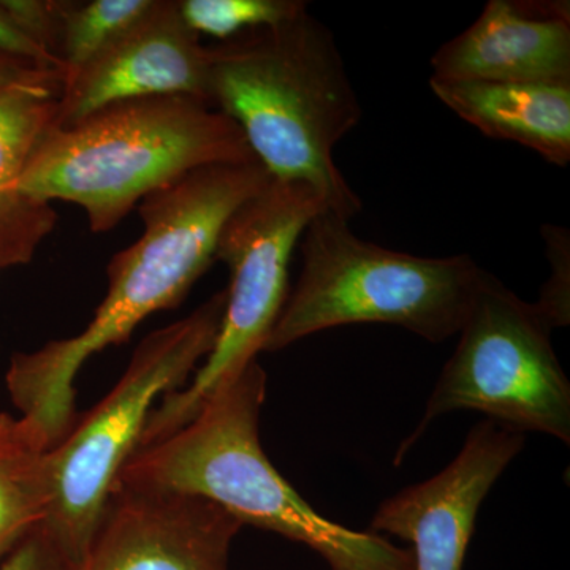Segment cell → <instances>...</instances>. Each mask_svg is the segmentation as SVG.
<instances>
[{"label":"cell","instance_id":"16","mask_svg":"<svg viewBox=\"0 0 570 570\" xmlns=\"http://www.w3.org/2000/svg\"><path fill=\"white\" fill-rule=\"evenodd\" d=\"M157 0H92L66 2L56 58L63 80L102 55L156 7Z\"/></svg>","mask_w":570,"mask_h":570},{"label":"cell","instance_id":"4","mask_svg":"<svg viewBox=\"0 0 570 570\" xmlns=\"http://www.w3.org/2000/svg\"><path fill=\"white\" fill-rule=\"evenodd\" d=\"M257 163L223 111L193 96L110 105L47 135L18 190L81 206L94 234L122 223L142 198L209 165Z\"/></svg>","mask_w":570,"mask_h":570},{"label":"cell","instance_id":"7","mask_svg":"<svg viewBox=\"0 0 570 570\" xmlns=\"http://www.w3.org/2000/svg\"><path fill=\"white\" fill-rule=\"evenodd\" d=\"M551 332L534 303L483 272L455 352L417 428L397 448L396 466L434 420L456 411L480 412L517 433H542L569 444L570 384Z\"/></svg>","mask_w":570,"mask_h":570},{"label":"cell","instance_id":"12","mask_svg":"<svg viewBox=\"0 0 570 570\" xmlns=\"http://www.w3.org/2000/svg\"><path fill=\"white\" fill-rule=\"evenodd\" d=\"M438 80L570 85L568 0H490L433 58Z\"/></svg>","mask_w":570,"mask_h":570},{"label":"cell","instance_id":"20","mask_svg":"<svg viewBox=\"0 0 570 570\" xmlns=\"http://www.w3.org/2000/svg\"><path fill=\"white\" fill-rule=\"evenodd\" d=\"M0 7L28 39L56 56L66 2L0 0Z\"/></svg>","mask_w":570,"mask_h":570},{"label":"cell","instance_id":"19","mask_svg":"<svg viewBox=\"0 0 570 570\" xmlns=\"http://www.w3.org/2000/svg\"><path fill=\"white\" fill-rule=\"evenodd\" d=\"M550 276L534 303L551 330L570 324V235L560 225H542Z\"/></svg>","mask_w":570,"mask_h":570},{"label":"cell","instance_id":"5","mask_svg":"<svg viewBox=\"0 0 570 570\" xmlns=\"http://www.w3.org/2000/svg\"><path fill=\"white\" fill-rule=\"evenodd\" d=\"M299 242L302 275L266 352L355 324L401 326L442 343L459 335L485 272L469 255L420 257L367 243L328 209L311 220Z\"/></svg>","mask_w":570,"mask_h":570},{"label":"cell","instance_id":"1","mask_svg":"<svg viewBox=\"0 0 570 570\" xmlns=\"http://www.w3.org/2000/svg\"><path fill=\"white\" fill-rule=\"evenodd\" d=\"M272 176L258 163L209 165L140 202L142 234L111 258L108 292L77 336L11 358L6 385L20 417L52 445L75 423V377L89 356L118 346L154 313L178 306L216 261L232 214Z\"/></svg>","mask_w":570,"mask_h":570},{"label":"cell","instance_id":"10","mask_svg":"<svg viewBox=\"0 0 570 570\" xmlns=\"http://www.w3.org/2000/svg\"><path fill=\"white\" fill-rule=\"evenodd\" d=\"M242 528L206 499L116 485L81 570H228Z\"/></svg>","mask_w":570,"mask_h":570},{"label":"cell","instance_id":"9","mask_svg":"<svg viewBox=\"0 0 570 570\" xmlns=\"http://www.w3.org/2000/svg\"><path fill=\"white\" fill-rule=\"evenodd\" d=\"M524 442V434L482 420L439 474L385 499L370 531L411 543L414 570H463L480 505Z\"/></svg>","mask_w":570,"mask_h":570},{"label":"cell","instance_id":"2","mask_svg":"<svg viewBox=\"0 0 570 570\" xmlns=\"http://www.w3.org/2000/svg\"><path fill=\"white\" fill-rule=\"evenodd\" d=\"M266 373L255 360L186 425L135 450L116 485L212 501L239 523L303 543L330 570H414L411 550L317 513L266 456L261 414Z\"/></svg>","mask_w":570,"mask_h":570},{"label":"cell","instance_id":"13","mask_svg":"<svg viewBox=\"0 0 570 570\" xmlns=\"http://www.w3.org/2000/svg\"><path fill=\"white\" fill-rule=\"evenodd\" d=\"M430 86L485 137L519 142L558 167L570 163V85L431 78Z\"/></svg>","mask_w":570,"mask_h":570},{"label":"cell","instance_id":"23","mask_svg":"<svg viewBox=\"0 0 570 570\" xmlns=\"http://www.w3.org/2000/svg\"><path fill=\"white\" fill-rule=\"evenodd\" d=\"M43 81L63 82V73L59 70L45 69L33 62L22 61V59L0 56V89Z\"/></svg>","mask_w":570,"mask_h":570},{"label":"cell","instance_id":"6","mask_svg":"<svg viewBox=\"0 0 570 570\" xmlns=\"http://www.w3.org/2000/svg\"><path fill=\"white\" fill-rule=\"evenodd\" d=\"M225 303L227 292H217L189 316L146 336L118 384L52 445L45 524L78 564L85 562L116 479L140 445L153 409L184 387L213 351Z\"/></svg>","mask_w":570,"mask_h":570},{"label":"cell","instance_id":"22","mask_svg":"<svg viewBox=\"0 0 570 570\" xmlns=\"http://www.w3.org/2000/svg\"><path fill=\"white\" fill-rule=\"evenodd\" d=\"M0 56L22 59V61L33 62L37 66L45 67V69L59 70L63 73L62 62L51 52L43 50L39 45L28 39L10 21L2 7H0Z\"/></svg>","mask_w":570,"mask_h":570},{"label":"cell","instance_id":"3","mask_svg":"<svg viewBox=\"0 0 570 570\" xmlns=\"http://www.w3.org/2000/svg\"><path fill=\"white\" fill-rule=\"evenodd\" d=\"M209 52L212 102L239 127L269 176L309 184L343 219L362 212L337 168L335 148L362 121L363 110L324 22L305 11Z\"/></svg>","mask_w":570,"mask_h":570},{"label":"cell","instance_id":"18","mask_svg":"<svg viewBox=\"0 0 570 570\" xmlns=\"http://www.w3.org/2000/svg\"><path fill=\"white\" fill-rule=\"evenodd\" d=\"M56 224L58 214L48 202L29 197L17 205L0 204V268L29 264Z\"/></svg>","mask_w":570,"mask_h":570},{"label":"cell","instance_id":"11","mask_svg":"<svg viewBox=\"0 0 570 570\" xmlns=\"http://www.w3.org/2000/svg\"><path fill=\"white\" fill-rule=\"evenodd\" d=\"M159 96H193L213 105L212 52L171 0H157L121 39L63 80L55 129L110 105Z\"/></svg>","mask_w":570,"mask_h":570},{"label":"cell","instance_id":"8","mask_svg":"<svg viewBox=\"0 0 570 570\" xmlns=\"http://www.w3.org/2000/svg\"><path fill=\"white\" fill-rule=\"evenodd\" d=\"M326 208L313 186L272 179L224 225L216 261L230 269L223 325L189 385L157 403L140 445L174 433L265 351L288 296V266L307 225Z\"/></svg>","mask_w":570,"mask_h":570},{"label":"cell","instance_id":"21","mask_svg":"<svg viewBox=\"0 0 570 570\" xmlns=\"http://www.w3.org/2000/svg\"><path fill=\"white\" fill-rule=\"evenodd\" d=\"M0 570H81V566L41 523L0 561Z\"/></svg>","mask_w":570,"mask_h":570},{"label":"cell","instance_id":"15","mask_svg":"<svg viewBox=\"0 0 570 570\" xmlns=\"http://www.w3.org/2000/svg\"><path fill=\"white\" fill-rule=\"evenodd\" d=\"M62 81L26 82L0 89V204L17 205L22 171L55 129Z\"/></svg>","mask_w":570,"mask_h":570},{"label":"cell","instance_id":"17","mask_svg":"<svg viewBox=\"0 0 570 570\" xmlns=\"http://www.w3.org/2000/svg\"><path fill=\"white\" fill-rule=\"evenodd\" d=\"M179 11L190 31L232 40L257 29L276 28L307 11L303 0H183Z\"/></svg>","mask_w":570,"mask_h":570},{"label":"cell","instance_id":"14","mask_svg":"<svg viewBox=\"0 0 570 570\" xmlns=\"http://www.w3.org/2000/svg\"><path fill=\"white\" fill-rule=\"evenodd\" d=\"M51 448L31 422L0 412V561L50 515Z\"/></svg>","mask_w":570,"mask_h":570}]
</instances>
